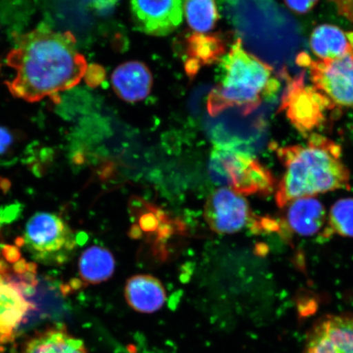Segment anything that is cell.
<instances>
[{
    "instance_id": "10",
    "label": "cell",
    "mask_w": 353,
    "mask_h": 353,
    "mask_svg": "<svg viewBox=\"0 0 353 353\" xmlns=\"http://www.w3.org/2000/svg\"><path fill=\"white\" fill-rule=\"evenodd\" d=\"M132 19L141 32L165 37L183 21L182 0H131Z\"/></svg>"
},
{
    "instance_id": "5",
    "label": "cell",
    "mask_w": 353,
    "mask_h": 353,
    "mask_svg": "<svg viewBox=\"0 0 353 353\" xmlns=\"http://www.w3.org/2000/svg\"><path fill=\"white\" fill-rule=\"evenodd\" d=\"M24 245L34 260L63 263L76 246L72 231L59 215L38 212L26 223Z\"/></svg>"
},
{
    "instance_id": "27",
    "label": "cell",
    "mask_w": 353,
    "mask_h": 353,
    "mask_svg": "<svg viewBox=\"0 0 353 353\" xmlns=\"http://www.w3.org/2000/svg\"><path fill=\"white\" fill-rule=\"evenodd\" d=\"M0 68H1V64H0Z\"/></svg>"
},
{
    "instance_id": "25",
    "label": "cell",
    "mask_w": 353,
    "mask_h": 353,
    "mask_svg": "<svg viewBox=\"0 0 353 353\" xmlns=\"http://www.w3.org/2000/svg\"><path fill=\"white\" fill-rule=\"evenodd\" d=\"M334 1L342 14L353 21V0H334Z\"/></svg>"
},
{
    "instance_id": "12",
    "label": "cell",
    "mask_w": 353,
    "mask_h": 353,
    "mask_svg": "<svg viewBox=\"0 0 353 353\" xmlns=\"http://www.w3.org/2000/svg\"><path fill=\"white\" fill-rule=\"evenodd\" d=\"M285 212L283 229L301 236H313L324 229L326 212L322 203L314 197H303L290 202Z\"/></svg>"
},
{
    "instance_id": "8",
    "label": "cell",
    "mask_w": 353,
    "mask_h": 353,
    "mask_svg": "<svg viewBox=\"0 0 353 353\" xmlns=\"http://www.w3.org/2000/svg\"><path fill=\"white\" fill-rule=\"evenodd\" d=\"M205 218L212 230L221 234L237 232L255 219L245 199L228 188L212 194L206 202Z\"/></svg>"
},
{
    "instance_id": "4",
    "label": "cell",
    "mask_w": 353,
    "mask_h": 353,
    "mask_svg": "<svg viewBox=\"0 0 353 353\" xmlns=\"http://www.w3.org/2000/svg\"><path fill=\"white\" fill-rule=\"evenodd\" d=\"M209 172L215 183L241 196H267L275 188L274 176L252 154L227 145L214 144Z\"/></svg>"
},
{
    "instance_id": "16",
    "label": "cell",
    "mask_w": 353,
    "mask_h": 353,
    "mask_svg": "<svg viewBox=\"0 0 353 353\" xmlns=\"http://www.w3.org/2000/svg\"><path fill=\"white\" fill-rule=\"evenodd\" d=\"M20 353H88L85 343L65 327L54 326L30 338Z\"/></svg>"
},
{
    "instance_id": "15",
    "label": "cell",
    "mask_w": 353,
    "mask_h": 353,
    "mask_svg": "<svg viewBox=\"0 0 353 353\" xmlns=\"http://www.w3.org/2000/svg\"><path fill=\"white\" fill-rule=\"evenodd\" d=\"M125 296L129 305L140 313H153L164 306L166 292L157 278L137 275L127 281Z\"/></svg>"
},
{
    "instance_id": "13",
    "label": "cell",
    "mask_w": 353,
    "mask_h": 353,
    "mask_svg": "<svg viewBox=\"0 0 353 353\" xmlns=\"http://www.w3.org/2000/svg\"><path fill=\"white\" fill-rule=\"evenodd\" d=\"M112 82L121 99L134 103L147 98L151 92L152 77L147 65L140 61H129L114 70Z\"/></svg>"
},
{
    "instance_id": "9",
    "label": "cell",
    "mask_w": 353,
    "mask_h": 353,
    "mask_svg": "<svg viewBox=\"0 0 353 353\" xmlns=\"http://www.w3.org/2000/svg\"><path fill=\"white\" fill-rule=\"evenodd\" d=\"M302 353H353V313L317 320L308 331Z\"/></svg>"
},
{
    "instance_id": "23",
    "label": "cell",
    "mask_w": 353,
    "mask_h": 353,
    "mask_svg": "<svg viewBox=\"0 0 353 353\" xmlns=\"http://www.w3.org/2000/svg\"><path fill=\"white\" fill-rule=\"evenodd\" d=\"M13 143V137L6 128L0 126V156L6 154Z\"/></svg>"
},
{
    "instance_id": "3",
    "label": "cell",
    "mask_w": 353,
    "mask_h": 353,
    "mask_svg": "<svg viewBox=\"0 0 353 353\" xmlns=\"http://www.w3.org/2000/svg\"><path fill=\"white\" fill-rule=\"evenodd\" d=\"M220 61V82L208 99L211 116L231 108L241 109L247 116L280 90L274 69L247 52L240 39Z\"/></svg>"
},
{
    "instance_id": "20",
    "label": "cell",
    "mask_w": 353,
    "mask_h": 353,
    "mask_svg": "<svg viewBox=\"0 0 353 353\" xmlns=\"http://www.w3.org/2000/svg\"><path fill=\"white\" fill-rule=\"evenodd\" d=\"M185 17L190 28L197 32H208L219 19L216 0H184Z\"/></svg>"
},
{
    "instance_id": "11",
    "label": "cell",
    "mask_w": 353,
    "mask_h": 353,
    "mask_svg": "<svg viewBox=\"0 0 353 353\" xmlns=\"http://www.w3.org/2000/svg\"><path fill=\"white\" fill-rule=\"evenodd\" d=\"M33 291L19 279L0 273V344L12 341L21 322L33 308L28 294Z\"/></svg>"
},
{
    "instance_id": "6",
    "label": "cell",
    "mask_w": 353,
    "mask_h": 353,
    "mask_svg": "<svg viewBox=\"0 0 353 353\" xmlns=\"http://www.w3.org/2000/svg\"><path fill=\"white\" fill-rule=\"evenodd\" d=\"M282 74L287 85L280 109L295 129L303 135H310L312 131L324 125L328 112L336 107L314 86L306 85L304 73L294 78H291L286 72Z\"/></svg>"
},
{
    "instance_id": "17",
    "label": "cell",
    "mask_w": 353,
    "mask_h": 353,
    "mask_svg": "<svg viewBox=\"0 0 353 353\" xmlns=\"http://www.w3.org/2000/svg\"><path fill=\"white\" fill-rule=\"evenodd\" d=\"M311 50L319 60L339 59L352 52L347 34L336 26L321 25L310 37Z\"/></svg>"
},
{
    "instance_id": "22",
    "label": "cell",
    "mask_w": 353,
    "mask_h": 353,
    "mask_svg": "<svg viewBox=\"0 0 353 353\" xmlns=\"http://www.w3.org/2000/svg\"><path fill=\"white\" fill-rule=\"evenodd\" d=\"M319 1V0H285L287 7L299 14L310 12Z\"/></svg>"
},
{
    "instance_id": "26",
    "label": "cell",
    "mask_w": 353,
    "mask_h": 353,
    "mask_svg": "<svg viewBox=\"0 0 353 353\" xmlns=\"http://www.w3.org/2000/svg\"><path fill=\"white\" fill-rule=\"evenodd\" d=\"M347 37L348 39V41H350V43L351 44L352 52L353 54V32L347 33Z\"/></svg>"
},
{
    "instance_id": "14",
    "label": "cell",
    "mask_w": 353,
    "mask_h": 353,
    "mask_svg": "<svg viewBox=\"0 0 353 353\" xmlns=\"http://www.w3.org/2000/svg\"><path fill=\"white\" fill-rule=\"evenodd\" d=\"M185 70L192 79L204 65H209L223 59L226 44L218 34L195 33L188 35L185 41Z\"/></svg>"
},
{
    "instance_id": "19",
    "label": "cell",
    "mask_w": 353,
    "mask_h": 353,
    "mask_svg": "<svg viewBox=\"0 0 353 353\" xmlns=\"http://www.w3.org/2000/svg\"><path fill=\"white\" fill-rule=\"evenodd\" d=\"M321 237H353V198H342L331 207Z\"/></svg>"
},
{
    "instance_id": "7",
    "label": "cell",
    "mask_w": 353,
    "mask_h": 353,
    "mask_svg": "<svg viewBox=\"0 0 353 353\" xmlns=\"http://www.w3.org/2000/svg\"><path fill=\"white\" fill-rule=\"evenodd\" d=\"M296 63L307 70L316 90L332 101L335 107L353 108V54L332 60H313L300 52Z\"/></svg>"
},
{
    "instance_id": "1",
    "label": "cell",
    "mask_w": 353,
    "mask_h": 353,
    "mask_svg": "<svg viewBox=\"0 0 353 353\" xmlns=\"http://www.w3.org/2000/svg\"><path fill=\"white\" fill-rule=\"evenodd\" d=\"M6 63L17 74L4 83L12 96L28 103L46 97L59 103L60 92L77 85L88 68L74 34L47 26L19 35Z\"/></svg>"
},
{
    "instance_id": "21",
    "label": "cell",
    "mask_w": 353,
    "mask_h": 353,
    "mask_svg": "<svg viewBox=\"0 0 353 353\" xmlns=\"http://www.w3.org/2000/svg\"><path fill=\"white\" fill-rule=\"evenodd\" d=\"M105 73L103 66L97 64L88 65L86 72L85 74V82L87 85L95 88L101 85L103 82Z\"/></svg>"
},
{
    "instance_id": "18",
    "label": "cell",
    "mask_w": 353,
    "mask_h": 353,
    "mask_svg": "<svg viewBox=\"0 0 353 353\" xmlns=\"http://www.w3.org/2000/svg\"><path fill=\"white\" fill-rule=\"evenodd\" d=\"M116 261L110 251L100 246H92L79 258V272L88 284H99L112 276Z\"/></svg>"
},
{
    "instance_id": "24",
    "label": "cell",
    "mask_w": 353,
    "mask_h": 353,
    "mask_svg": "<svg viewBox=\"0 0 353 353\" xmlns=\"http://www.w3.org/2000/svg\"><path fill=\"white\" fill-rule=\"evenodd\" d=\"M119 0H90V6L99 12H109L117 6Z\"/></svg>"
},
{
    "instance_id": "2",
    "label": "cell",
    "mask_w": 353,
    "mask_h": 353,
    "mask_svg": "<svg viewBox=\"0 0 353 353\" xmlns=\"http://www.w3.org/2000/svg\"><path fill=\"white\" fill-rule=\"evenodd\" d=\"M285 168L275 200L285 208L296 199L350 188V172L342 160L341 145L319 134L305 143L274 147Z\"/></svg>"
}]
</instances>
